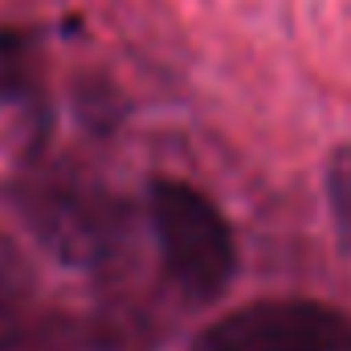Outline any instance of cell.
<instances>
[{
	"label": "cell",
	"instance_id": "cell-4",
	"mask_svg": "<svg viewBox=\"0 0 351 351\" xmlns=\"http://www.w3.org/2000/svg\"><path fill=\"white\" fill-rule=\"evenodd\" d=\"M0 351H90V343L66 319H16L0 331Z\"/></svg>",
	"mask_w": 351,
	"mask_h": 351
},
{
	"label": "cell",
	"instance_id": "cell-5",
	"mask_svg": "<svg viewBox=\"0 0 351 351\" xmlns=\"http://www.w3.org/2000/svg\"><path fill=\"white\" fill-rule=\"evenodd\" d=\"M37 98V62L33 45L16 29H0V106Z\"/></svg>",
	"mask_w": 351,
	"mask_h": 351
},
{
	"label": "cell",
	"instance_id": "cell-1",
	"mask_svg": "<svg viewBox=\"0 0 351 351\" xmlns=\"http://www.w3.org/2000/svg\"><path fill=\"white\" fill-rule=\"evenodd\" d=\"M8 200L29 233L66 265L102 269L127 250V204L70 160H29L8 180Z\"/></svg>",
	"mask_w": 351,
	"mask_h": 351
},
{
	"label": "cell",
	"instance_id": "cell-6",
	"mask_svg": "<svg viewBox=\"0 0 351 351\" xmlns=\"http://www.w3.org/2000/svg\"><path fill=\"white\" fill-rule=\"evenodd\" d=\"M323 184H327V204H331V221H335L339 245L351 254V143L331 147Z\"/></svg>",
	"mask_w": 351,
	"mask_h": 351
},
{
	"label": "cell",
	"instance_id": "cell-7",
	"mask_svg": "<svg viewBox=\"0 0 351 351\" xmlns=\"http://www.w3.org/2000/svg\"><path fill=\"white\" fill-rule=\"evenodd\" d=\"M25 290V269H21V258L16 250L0 237V311H8Z\"/></svg>",
	"mask_w": 351,
	"mask_h": 351
},
{
	"label": "cell",
	"instance_id": "cell-3",
	"mask_svg": "<svg viewBox=\"0 0 351 351\" xmlns=\"http://www.w3.org/2000/svg\"><path fill=\"white\" fill-rule=\"evenodd\" d=\"M188 351H351V315L319 298H262L213 319Z\"/></svg>",
	"mask_w": 351,
	"mask_h": 351
},
{
	"label": "cell",
	"instance_id": "cell-2",
	"mask_svg": "<svg viewBox=\"0 0 351 351\" xmlns=\"http://www.w3.org/2000/svg\"><path fill=\"white\" fill-rule=\"evenodd\" d=\"M147 217L164 269L192 302H213L237 274V241L225 213L192 184L160 176L147 184Z\"/></svg>",
	"mask_w": 351,
	"mask_h": 351
}]
</instances>
